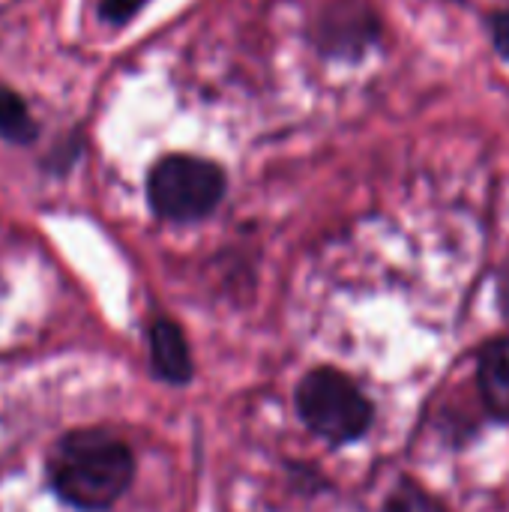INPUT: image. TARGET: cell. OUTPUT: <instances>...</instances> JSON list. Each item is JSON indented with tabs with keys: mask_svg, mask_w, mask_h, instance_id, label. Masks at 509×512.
Here are the masks:
<instances>
[{
	"mask_svg": "<svg viewBox=\"0 0 509 512\" xmlns=\"http://www.w3.org/2000/svg\"><path fill=\"white\" fill-rule=\"evenodd\" d=\"M297 411L303 423L330 444H351L372 426V402L336 369H315L297 387Z\"/></svg>",
	"mask_w": 509,
	"mask_h": 512,
	"instance_id": "7a4b0ae2",
	"label": "cell"
},
{
	"mask_svg": "<svg viewBox=\"0 0 509 512\" xmlns=\"http://www.w3.org/2000/svg\"><path fill=\"white\" fill-rule=\"evenodd\" d=\"M366 30H372V21L363 18V15H354V12L348 15V6H342V9H336L333 18L324 21V48L339 51V54H342L348 45L360 48V45L369 39Z\"/></svg>",
	"mask_w": 509,
	"mask_h": 512,
	"instance_id": "52a82bcc",
	"label": "cell"
},
{
	"mask_svg": "<svg viewBox=\"0 0 509 512\" xmlns=\"http://www.w3.org/2000/svg\"><path fill=\"white\" fill-rule=\"evenodd\" d=\"M150 357H153L156 372L165 381L183 384V381L192 378V354H189L186 336L168 318L156 321L153 330H150Z\"/></svg>",
	"mask_w": 509,
	"mask_h": 512,
	"instance_id": "5b68a950",
	"label": "cell"
},
{
	"mask_svg": "<svg viewBox=\"0 0 509 512\" xmlns=\"http://www.w3.org/2000/svg\"><path fill=\"white\" fill-rule=\"evenodd\" d=\"M384 512H444L429 495H423L414 486H402L393 492V498L387 501Z\"/></svg>",
	"mask_w": 509,
	"mask_h": 512,
	"instance_id": "ba28073f",
	"label": "cell"
},
{
	"mask_svg": "<svg viewBox=\"0 0 509 512\" xmlns=\"http://www.w3.org/2000/svg\"><path fill=\"white\" fill-rule=\"evenodd\" d=\"M498 306H501V315L509 321V270L498 282Z\"/></svg>",
	"mask_w": 509,
	"mask_h": 512,
	"instance_id": "8fae6325",
	"label": "cell"
},
{
	"mask_svg": "<svg viewBox=\"0 0 509 512\" xmlns=\"http://www.w3.org/2000/svg\"><path fill=\"white\" fill-rule=\"evenodd\" d=\"M48 477L66 504L78 510H105L129 489L135 459L120 438L102 429H81L57 441L48 456Z\"/></svg>",
	"mask_w": 509,
	"mask_h": 512,
	"instance_id": "6da1fadb",
	"label": "cell"
},
{
	"mask_svg": "<svg viewBox=\"0 0 509 512\" xmlns=\"http://www.w3.org/2000/svg\"><path fill=\"white\" fill-rule=\"evenodd\" d=\"M0 135L12 144H30L36 138V123L21 102V96L0 84Z\"/></svg>",
	"mask_w": 509,
	"mask_h": 512,
	"instance_id": "8992f818",
	"label": "cell"
},
{
	"mask_svg": "<svg viewBox=\"0 0 509 512\" xmlns=\"http://www.w3.org/2000/svg\"><path fill=\"white\" fill-rule=\"evenodd\" d=\"M147 0H102L99 3V15L111 24H126Z\"/></svg>",
	"mask_w": 509,
	"mask_h": 512,
	"instance_id": "9c48e42d",
	"label": "cell"
},
{
	"mask_svg": "<svg viewBox=\"0 0 509 512\" xmlns=\"http://www.w3.org/2000/svg\"><path fill=\"white\" fill-rule=\"evenodd\" d=\"M225 195V171L201 156H165L147 177L150 207L171 222H195L216 210Z\"/></svg>",
	"mask_w": 509,
	"mask_h": 512,
	"instance_id": "3957f363",
	"label": "cell"
},
{
	"mask_svg": "<svg viewBox=\"0 0 509 512\" xmlns=\"http://www.w3.org/2000/svg\"><path fill=\"white\" fill-rule=\"evenodd\" d=\"M477 387H480V399L486 405V411L509 423V336L492 342L483 357H480V369H477Z\"/></svg>",
	"mask_w": 509,
	"mask_h": 512,
	"instance_id": "277c9868",
	"label": "cell"
},
{
	"mask_svg": "<svg viewBox=\"0 0 509 512\" xmlns=\"http://www.w3.org/2000/svg\"><path fill=\"white\" fill-rule=\"evenodd\" d=\"M489 33H492L495 48L509 60V12H498L489 18Z\"/></svg>",
	"mask_w": 509,
	"mask_h": 512,
	"instance_id": "30bf717a",
	"label": "cell"
}]
</instances>
